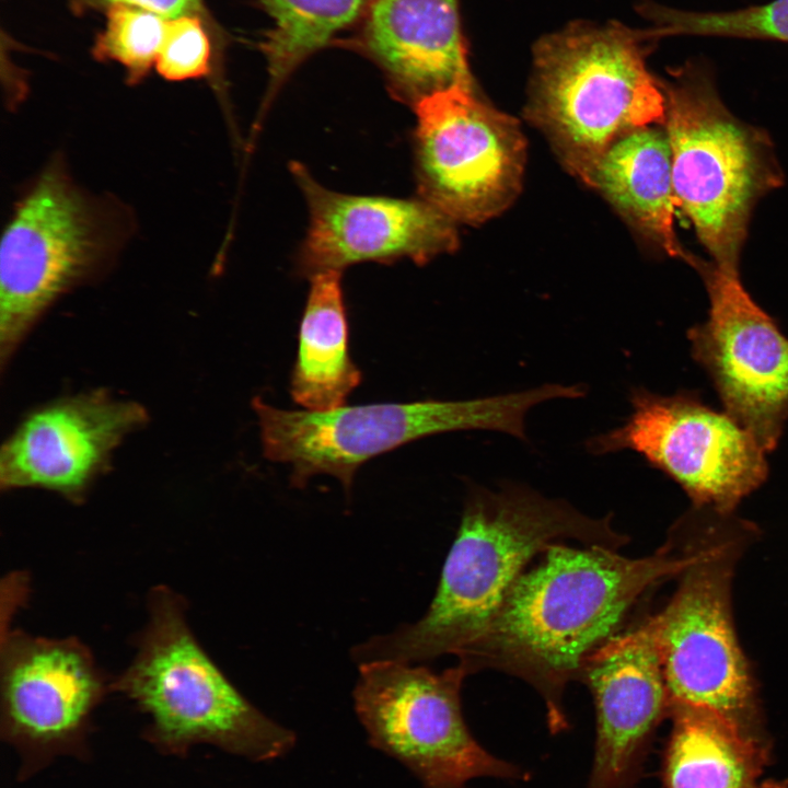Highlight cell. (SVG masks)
Here are the masks:
<instances>
[{"instance_id": "obj_20", "label": "cell", "mask_w": 788, "mask_h": 788, "mask_svg": "<svg viewBox=\"0 0 788 788\" xmlns=\"http://www.w3.org/2000/svg\"><path fill=\"white\" fill-rule=\"evenodd\" d=\"M668 788H757L762 752L734 720L712 709L672 705Z\"/></svg>"}, {"instance_id": "obj_12", "label": "cell", "mask_w": 788, "mask_h": 788, "mask_svg": "<svg viewBox=\"0 0 788 788\" xmlns=\"http://www.w3.org/2000/svg\"><path fill=\"white\" fill-rule=\"evenodd\" d=\"M414 107L421 199L466 223L505 210L520 190L524 166L518 121L483 102L473 84L434 92Z\"/></svg>"}, {"instance_id": "obj_5", "label": "cell", "mask_w": 788, "mask_h": 788, "mask_svg": "<svg viewBox=\"0 0 788 788\" xmlns=\"http://www.w3.org/2000/svg\"><path fill=\"white\" fill-rule=\"evenodd\" d=\"M690 553L677 587L650 617L660 652L669 707H704L741 721L754 708V682L731 611L735 565L754 528L693 507L673 528Z\"/></svg>"}, {"instance_id": "obj_24", "label": "cell", "mask_w": 788, "mask_h": 788, "mask_svg": "<svg viewBox=\"0 0 788 788\" xmlns=\"http://www.w3.org/2000/svg\"><path fill=\"white\" fill-rule=\"evenodd\" d=\"M223 39L212 19L199 15L170 19L154 68L169 81L209 77L218 66Z\"/></svg>"}, {"instance_id": "obj_1", "label": "cell", "mask_w": 788, "mask_h": 788, "mask_svg": "<svg viewBox=\"0 0 788 788\" xmlns=\"http://www.w3.org/2000/svg\"><path fill=\"white\" fill-rule=\"evenodd\" d=\"M690 561L670 535L657 552L629 558L601 545L553 543L524 570L485 633L456 657L467 674L496 669L542 696L551 732L568 728L563 695L588 657L616 635L630 609L656 583Z\"/></svg>"}, {"instance_id": "obj_17", "label": "cell", "mask_w": 788, "mask_h": 788, "mask_svg": "<svg viewBox=\"0 0 788 788\" xmlns=\"http://www.w3.org/2000/svg\"><path fill=\"white\" fill-rule=\"evenodd\" d=\"M347 45L383 71L394 96L413 105L472 84L457 0H371Z\"/></svg>"}, {"instance_id": "obj_14", "label": "cell", "mask_w": 788, "mask_h": 788, "mask_svg": "<svg viewBox=\"0 0 788 788\" xmlns=\"http://www.w3.org/2000/svg\"><path fill=\"white\" fill-rule=\"evenodd\" d=\"M147 419L140 404L105 391L46 405L30 414L3 443L1 489L42 488L80 503L114 450Z\"/></svg>"}, {"instance_id": "obj_3", "label": "cell", "mask_w": 788, "mask_h": 788, "mask_svg": "<svg viewBox=\"0 0 788 788\" xmlns=\"http://www.w3.org/2000/svg\"><path fill=\"white\" fill-rule=\"evenodd\" d=\"M147 607L136 653L111 683L112 692L148 719L146 741L160 753L181 757L201 744L252 762L289 753L296 734L229 681L190 628L185 599L158 586L150 590Z\"/></svg>"}, {"instance_id": "obj_6", "label": "cell", "mask_w": 788, "mask_h": 788, "mask_svg": "<svg viewBox=\"0 0 788 788\" xmlns=\"http://www.w3.org/2000/svg\"><path fill=\"white\" fill-rule=\"evenodd\" d=\"M662 83L676 205L720 266L738 268L755 204L783 183L767 135L732 115L707 61Z\"/></svg>"}, {"instance_id": "obj_21", "label": "cell", "mask_w": 788, "mask_h": 788, "mask_svg": "<svg viewBox=\"0 0 788 788\" xmlns=\"http://www.w3.org/2000/svg\"><path fill=\"white\" fill-rule=\"evenodd\" d=\"M273 20L259 49L267 61L270 100L288 77L333 37L359 23L371 0H255Z\"/></svg>"}, {"instance_id": "obj_11", "label": "cell", "mask_w": 788, "mask_h": 788, "mask_svg": "<svg viewBox=\"0 0 788 788\" xmlns=\"http://www.w3.org/2000/svg\"><path fill=\"white\" fill-rule=\"evenodd\" d=\"M0 735L20 757L26 780L59 756L85 760L92 718L111 683L74 637L1 631Z\"/></svg>"}, {"instance_id": "obj_9", "label": "cell", "mask_w": 788, "mask_h": 788, "mask_svg": "<svg viewBox=\"0 0 788 788\" xmlns=\"http://www.w3.org/2000/svg\"><path fill=\"white\" fill-rule=\"evenodd\" d=\"M358 665L352 697L369 743L406 766L422 788H464L476 777L522 776L470 732L460 699L467 675L463 667L434 673L391 660Z\"/></svg>"}, {"instance_id": "obj_2", "label": "cell", "mask_w": 788, "mask_h": 788, "mask_svg": "<svg viewBox=\"0 0 788 788\" xmlns=\"http://www.w3.org/2000/svg\"><path fill=\"white\" fill-rule=\"evenodd\" d=\"M564 540L618 551L629 538L612 526L611 514L591 518L525 485H473L426 614L354 647L352 659L410 663L457 656L485 633L526 565Z\"/></svg>"}, {"instance_id": "obj_10", "label": "cell", "mask_w": 788, "mask_h": 788, "mask_svg": "<svg viewBox=\"0 0 788 788\" xmlns=\"http://www.w3.org/2000/svg\"><path fill=\"white\" fill-rule=\"evenodd\" d=\"M629 403L624 424L588 439V452L634 451L677 483L693 507L723 514L766 480L767 452L756 437L698 395L631 387Z\"/></svg>"}, {"instance_id": "obj_4", "label": "cell", "mask_w": 788, "mask_h": 788, "mask_svg": "<svg viewBox=\"0 0 788 788\" xmlns=\"http://www.w3.org/2000/svg\"><path fill=\"white\" fill-rule=\"evenodd\" d=\"M653 42L623 25H577L544 37L534 53L528 116L568 170L589 186L609 148L664 123L662 84L646 66Z\"/></svg>"}, {"instance_id": "obj_19", "label": "cell", "mask_w": 788, "mask_h": 788, "mask_svg": "<svg viewBox=\"0 0 788 788\" xmlns=\"http://www.w3.org/2000/svg\"><path fill=\"white\" fill-rule=\"evenodd\" d=\"M311 277L290 394L308 410H326L345 405L362 375L349 354L340 273L328 270Z\"/></svg>"}, {"instance_id": "obj_23", "label": "cell", "mask_w": 788, "mask_h": 788, "mask_svg": "<svg viewBox=\"0 0 788 788\" xmlns=\"http://www.w3.org/2000/svg\"><path fill=\"white\" fill-rule=\"evenodd\" d=\"M105 13V26L95 37L92 54L99 61L120 65L127 81L137 84L155 66L167 20L125 4L113 5Z\"/></svg>"}, {"instance_id": "obj_22", "label": "cell", "mask_w": 788, "mask_h": 788, "mask_svg": "<svg viewBox=\"0 0 788 788\" xmlns=\"http://www.w3.org/2000/svg\"><path fill=\"white\" fill-rule=\"evenodd\" d=\"M640 13L652 23L647 34L654 40L692 35L788 43V0L725 12L682 11L649 1L640 5Z\"/></svg>"}, {"instance_id": "obj_8", "label": "cell", "mask_w": 788, "mask_h": 788, "mask_svg": "<svg viewBox=\"0 0 788 788\" xmlns=\"http://www.w3.org/2000/svg\"><path fill=\"white\" fill-rule=\"evenodd\" d=\"M130 227L123 207L84 192L61 158L43 169L15 202L2 234V366L54 302L114 262Z\"/></svg>"}, {"instance_id": "obj_16", "label": "cell", "mask_w": 788, "mask_h": 788, "mask_svg": "<svg viewBox=\"0 0 788 788\" xmlns=\"http://www.w3.org/2000/svg\"><path fill=\"white\" fill-rule=\"evenodd\" d=\"M595 708V750L587 788H631L646 742L669 709L650 617L618 631L586 660L580 680Z\"/></svg>"}, {"instance_id": "obj_13", "label": "cell", "mask_w": 788, "mask_h": 788, "mask_svg": "<svg viewBox=\"0 0 788 788\" xmlns=\"http://www.w3.org/2000/svg\"><path fill=\"white\" fill-rule=\"evenodd\" d=\"M708 317L687 332L692 356L725 408L773 451L788 420V338L743 287L738 268L697 258Z\"/></svg>"}, {"instance_id": "obj_25", "label": "cell", "mask_w": 788, "mask_h": 788, "mask_svg": "<svg viewBox=\"0 0 788 788\" xmlns=\"http://www.w3.org/2000/svg\"><path fill=\"white\" fill-rule=\"evenodd\" d=\"M70 8L81 14L93 10L104 12L116 4L136 7L154 12L166 20L182 15L211 19L201 0H67Z\"/></svg>"}, {"instance_id": "obj_15", "label": "cell", "mask_w": 788, "mask_h": 788, "mask_svg": "<svg viewBox=\"0 0 788 788\" xmlns=\"http://www.w3.org/2000/svg\"><path fill=\"white\" fill-rule=\"evenodd\" d=\"M293 174L310 210L300 254L305 274L401 257L424 264L457 245L455 221L424 199L344 195L321 186L299 164Z\"/></svg>"}, {"instance_id": "obj_18", "label": "cell", "mask_w": 788, "mask_h": 788, "mask_svg": "<svg viewBox=\"0 0 788 788\" xmlns=\"http://www.w3.org/2000/svg\"><path fill=\"white\" fill-rule=\"evenodd\" d=\"M593 187L644 237L673 258L693 265L674 231L672 158L665 131L644 127L616 140L600 161Z\"/></svg>"}, {"instance_id": "obj_26", "label": "cell", "mask_w": 788, "mask_h": 788, "mask_svg": "<svg viewBox=\"0 0 788 788\" xmlns=\"http://www.w3.org/2000/svg\"><path fill=\"white\" fill-rule=\"evenodd\" d=\"M757 788H788V784L767 783Z\"/></svg>"}, {"instance_id": "obj_7", "label": "cell", "mask_w": 788, "mask_h": 788, "mask_svg": "<svg viewBox=\"0 0 788 788\" xmlns=\"http://www.w3.org/2000/svg\"><path fill=\"white\" fill-rule=\"evenodd\" d=\"M577 395L576 385L552 383L462 401L287 410L255 397L252 406L265 457L291 466L292 486L302 488L312 476L326 474L349 493L357 470L382 453L428 436L460 430L498 431L525 440V416L533 406Z\"/></svg>"}]
</instances>
